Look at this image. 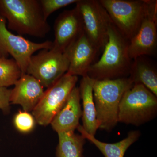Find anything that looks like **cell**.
<instances>
[{"label": "cell", "mask_w": 157, "mask_h": 157, "mask_svg": "<svg viewBox=\"0 0 157 157\" xmlns=\"http://www.w3.org/2000/svg\"><path fill=\"white\" fill-rule=\"evenodd\" d=\"M108 39L100 59L88 71L87 76L95 80L128 77L133 60L129 56V41L111 23L108 28Z\"/></svg>", "instance_id": "obj_1"}, {"label": "cell", "mask_w": 157, "mask_h": 157, "mask_svg": "<svg viewBox=\"0 0 157 157\" xmlns=\"http://www.w3.org/2000/svg\"><path fill=\"white\" fill-rule=\"evenodd\" d=\"M0 14L20 35L43 38L51 30L38 0H0Z\"/></svg>", "instance_id": "obj_2"}, {"label": "cell", "mask_w": 157, "mask_h": 157, "mask_svg": "<svg viewBox=\"0 0 157 157\" xmlns=\"http://www.w3.org/2000/svg\"><path fill=\"white\" fill-rule=\"evenodd\" d=\"M91 79L99 129L110 132L118 123L121 98L134 83L129 77L104 80Z\"/></svg>", "instance_id": "obj_3"}, {"label": "cell", "mask_w": 157, "mask_h": 157, "mask_svg": "<svg viewBox=\"0 0 157 157\" xmlns=\"http://www.w3.org/2000/svg\"><path fill=\"white\" fill-rule=\"evenodd\" d=\"M157 96L143 85H133L124 94L118 111V122L139 126L155 117Z\"/></svg>", "instance_id": "obj_4"}, {"label": "cell", "mask_w": 157, "mask_h": 157, "mask_svg": "<svg viewBox=\"0 0 157 157\" xmlns=\"http://www.w3.org/2000/svg\"><path fill=\"white\" fill-rule=\"evenodd\" d=\"M153 0H100L121 35L130 40L137 33Z\"/></svg>", "instance_id": "obj_5"}, {"label": "cell", "mask_w": 157, "mask_h": 157, "mask_svg": "<svg viewBox=\"0 0 157 157\" xmlns=\"http://www.w3.org/2000/svg\"><path fill=\"white\" fill-rule=\"evenodd\" d=\"M6 19L0 14V56L6 58L11 55L18 65L22 75L26 74L33 54L37 51L50 49L52 42L46 41L36 43L20 35H15L7 28Z\"/></svg>", "instance_id": "obj_6"}, {"label": "cell", "mask_w": 157, "mask_h": 157, "mask_svg": "<svg viewBox=\"0 0 157 157\" xmlns=\"http://www.w3.org/2000/svg\"><path fill=\"white\" fill-rule=\"evenodd\" d=\"M78 76L66 73L44 92L32 111L36 122L41 126L50 124L54 117L65 104L71 91L76 86Z\"/></svg>", "instance_id": "obj_7"}, {"label": "cell", "mask_w": 157, "mask_h": 157, "mask_svg": "<svg viewBox=\"0 0 157 157\" xmlns=\"http://www.w3.org/2000/svg\"><path fill=\"white\" fill-rule=\"evenodd\" d=\"M69 65L65 52L52 48L42 49L31 57L26 73L48 88L67 72Z\"/></svg>", "instance_id": "obj_8"}, {"label": "cell", "mask_w": 157, "mask_h": 157, "mask_svg": "<svg viewBox=\"0 0 157 157\" xmlns=\"http://www.w3.org/2000/svg\"><path fill=\"white\" fill-rule=\"evenodd\" d=\"M76 6L84 33L98 50L104 48L108 41V28L112 23L107 11L97 0H78Z\"/></svg>", "instance_id": "obj_9"}, {"label": "cell", "mask_w": 157, "mask_h": 157, "mask_svg": "<svg viewBox=\"0 0 157 157\" xmlns=\"http://www.w3.org/2000/svg\"><path fill=\"white\" fill-rule=\"evenodd\" d=\"M157 1H153L137 33L129 41V56L134 60L154 55L157 45Z\"/></svg>", "instance_id": "obj_10"}, {"label": "cell", "mask_w": 157, "mask_h": 157, "mask_svg": "<svg viewBox=\"0 0 157 157\" xmlns=\"http://www.w3.org/2000/svg\"><path fill=\"white\" fill-rule=\"evenodd\" d=\"M54 29L55 40L52 48L64 52L84 32L81 15L77 7L61 13L56 20Z\"/></svg>", "instance_id": "obj_11"}, {"label": "cell", "mask_w": 157, "mask_h": 157, "mask_svg": "<svg viewBox=\"0 0 157 157\" xmlns=\"http://www.w3.org/2000/svg\"><path fill=\"white\" fill-rule=\"evenodd\" d=\"M99 51L83 32L65 51L69 61L67 73L73 76H87Z\"/></svg>", "instance_id": "obj_12"}, {"label": "cell", "mask_w": 157, "mask_h": 157, "mask_svg": "<svg viewBox=\"0 0 157 157\" xmlns=\"http://www.w3.org/2000/svg\"><path fill=\"white\" fill-rule=\"evenodd\" d=\"M11 90L10 104H18L24 111H33L41 100L45 91L43 86L33 76L21 75Z\"/></svg>", "instance_id": "obj_13"}, {"label": "cell", "mask_w": 157, "mask_h": 157, "mask_svg": "<svg viewBox=\"0 0 157 157\" xmlns=\"http://www.w3.org/2000/svg\"><path fill=\"white\" fill-rule=\"evenodd\" d=\"M80 100L79 87L75 86L51 122L52 129L57 133L74 132L79 126V120L82 115Z\"/></svg>", "instance_id": "obj_14"}, {"label": "cell", "mask_w": 157, "mask_h": 157, "mask_svg": "<svg viewBox=\"0 0 157 157\" xmlns=\"http://www.w3.org/2000/svg\"><path fill=\"white\" fill-rule=\"evenodd\" d=\"M80 98L82 100V128L90 135L94 136L99 129L95 106L93 96L92 79L88 76L82 77L80 81Z\"/></svg>", "instance_id": "obj_15"}, {"label": "cell", "mask_w": 157, "mask_h": 157, "mask_svg": "<svg viewBox=\"0 0 157 157\" xmlns=\"http://www.w3.org/2000/svg\"><path fill=\"white\" fill-rule=\"evenodd\" d=\"M128 77L134 84L143 85L157 97V67L145 56L133 60Z\"/></svg>", "instance_id": "obj_16"}, {"label": "cell", "mask_w": 157, "mask_h": 157, "mask_svg": "<svg viewBox=\"0 0 157 157\" xmlns=\"http://www.w3.org/2000/svg\"><path fill=\"white\" fill-rule=\"evenodd\" d=\"M77 129L85 139L94 144L105 157H124L128 148L138 140L140 135L139 131H131L122 140L116 143H107L100 141L94 136L90 135L80 125Z\"/></svg>", "instance_id": "obj_17"}, {"label": "cell", "mask_w": 157, "mask_h": 157, "mask_svg": "<svg viewBox=\"0 0 157 157\" xmlns=\"http://www.w3.org/2000/svg\"><path fill=\"white\" fill-rule=\"evenodd\" d=\"M58 135L56 157H82L86 139L82 135L74 132H61Z\"/></svg>", "instance_id": "obj_18"}, {"label": "cell", "mask_w": 157, "mask_h": 157, "mask_svg": "<svg viewBox=\"0 0 157 157\" xmlns=\"http://www.w3.org/2000/svg\"><path fill=\"white\" fill-rule=\"evenodd\" d=\"M21 75L20 69L13 59L0 58V87L14 85Z\"/></svg>", "instance_id": "obj_19"}, {"label": "cell", "mask_w": 157, "mask_h": 157, "mask_svg": "<svg viewBox=\"0 0 157 157\" xmlns=\"http://www.w3.org/2000/svg\"><path fill=\"white\" fill-rule=\"evenodd\" d=\"M14 124L17 131L22 133H28L33 130L36 120L33 116L29 112L20 110L14 116Z\"/></svg>", "instance_id": "obj_20"}, {"label": "cell", "mask_w": 157, "mask_h": 157, "mask_svg": "<svg viewBox=\"0 0 157 157\" xmlns=\"http://www.w3.org/2000/svg\"><path fill=\"white\" fill-rule=\"evenodd\" d=\"M78 0H40L42 13L45 19L59 9L77 3Z\"/></svg>", "instance_id": "obj_21"}, {"label": "cell", "mask_w": 157, "mask_h": 157, "mask_svg": "<svg viewBox=\"0 0 157 157\" xmlns=\"http://www.w3.org/2000/svg\"><path fill=\"white\" fill-rule=\"evenodd\" d=\"M11 90L7 87H0V109L8 112L10 108V97Z\"/></svg>", "instance_id": "obj_22"}, {"label": "cell", "mask_w": 157, "mask_h": 157, "mask_svg": "<svg viewBox=\"0 0 157 157\" xmlns=\"http://www.w3.org/2000/svg\"><path fill=\"white\" fill-rule=\"evenodd\" d=\"M2 58V57H1V56H0V58Z\"/></svg>", "instance_id": "obj_23"}]
</instances>
